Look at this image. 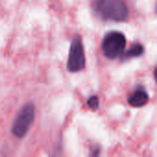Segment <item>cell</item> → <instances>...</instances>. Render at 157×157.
Here are the masks:
<instances>
[{
	"mask_svg": "<svg viewBox=\"0 0 157 157\" xmlns=\"http://www.w3.org/2000/svg\"><path fill=\"white\" fill-rule=\"evenodd\" d=\"M91 6L102 20L121 22L129 17V8L124 0H92Z\"/></svg>",
	"mask_w": 157,
	"mask_h": 157,
	"instance_id": "6da1fadb",
	"label": "cell"
},
{
	"mask_svg": "<svg viewBox=\"0 0 157 157\" xmlns=\"http://www.w3.org/2000/svg\"><path fill=\"white\" fill-rule=\"evenodd\" d=\"M34 119H35L34 104L31 102L24 104L20 108V109L18 110L17 116L13 121L12 127H11L12 134L18 139L25 137V135L28 133L29 130L30 129L34 121Z\"/></svg>",
	"mask_w": 157,
	"mask_h": 157,
	"instance_id": "7a4b0ae2",
	"label": "cell"
},
{
	"mask_svg": "<svg viewBox=\"0 0 157 157\" xmlns=\"http://www.w3.org/2000/svg\"><path fill=\"white\" fill-rule=\"evenodd\" d=\"M126 38L125 35L120 31L108 32L102 40L101 48L104 55L110 60L121 58L125 52Z\"/></svg>",
	"mask_w": 157,
	"mask_h": 157,
	"instance_id": "3957f363",
	"label": "cell"
},
{
	"mask_svg": "<svg viewBox=\"0 0 157 157\" xmlns=\"http://www.w3.org/2000/svg\"><path fill=\"white\" fill-rule=\"evenodd\" d=\"M86 67L85 49L80 35H75L71 40L66 68L70 73H77Z\"/></svg>",
	"mask_w": 157,
	"mask_h": 157,
	"instance_id": "277c9868",
	"label": "cell"
},
{
	"mask_svg": "<svg viewBox=\"0 0 157 157\" xmlns=\"http://www.w3.org/2000/svg\"><path fill=\"white\" fill-rule=\"evenodd\" d=\"M149 101V95L145 88L142 86H137L128 98V103L133 108H141Z\"/></svg>",
	"mask_w": 157,
	"mask_h": 157,
	"instance_id": "5b68a950",
	"label": "cell"
},
{
	"mask_svg": "<svg viewBox=\"0 0 157 157\" xmlns=\"http://www.w3.org/2000/svg\"><path fill=\"white\" fill-rule=\"evenodd\" d=\"M144 52V46L139 43V42H135V43H132L131 45V47L125 51L123 52V54L121 55V61H126V60H130V59H132V58H137V57H140Z\"/></svg>",
	"mask_w": 157,
	"mask_h": 157,
	"instance_id": "8992f818",
	"label": "cell"
},
{
	"mask_svg": "<svg viewBox=\"0 0 157 157\" xmlns=\"http://www.w3.org/2000/svg\"><path fill=\"white\" fill-rule=\"evenodd\" d=\"M87 105L88 107L93 109V110H96L98 109V106H99V98L98 96H92L88 98L87 100Z\"/></svg>",
	"mask_w": 157,
	"mask_h": 157,
	"instance_id": "52a82bcc",
	"label": "cell"
},
{
	"mask_svg": "<svg viewBox=\"0 0 157 157\" xmlns=\"http://www.w3.org/2000/svg\"><path fill=\"white\" fill-rule=\"evenodd\" d=\"M100 155V149L98 146H94L92 147L91 149V152H90V157H99Z\"/></svg>",
	"mask_w": 157,
	"mask_h": 157,
	"instance_id": "ba28073f",
	"label": "cell"
},
{
	"mask_svg": "<svg viewBox=\"0 0 157 157\" xmlns=\"http://www.w3.org/2000/svg\"><path fill=\"white\" fill-rule=\"evenodd\" d=\"M154 76H155V82L157 84V66L155 67V71H154Z\"/></svg>",
	"mask_w": 157,
	"mask_h": 157,
	"instance_id": "9c48e42d",
	"label": "cell"
}]
</instances>
